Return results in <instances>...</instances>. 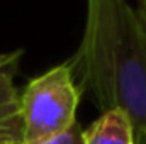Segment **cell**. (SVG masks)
I'll use <instances>...</instances> for the list:
<instances>
[{"instance_id":"obj_5","label":"cell","mask_w":146,"mask_h":144,"mask_svg":"<svg viewBox=\"0 0 146 144\" xmlns=\"http://www.w3.org/2000/svg\"><path fill=\"white\" fill-rule=\"evenodd\" d=\"M82 134H83V129H82L80 124L76 122L72 129H68L65 134H61V136H58V137H53V139H49V141L39 143V144H83Z\"/></svg>"},{"instance_id":"obj_2","label":"cell","mask_w":146,"mask_h":144,"mask_svg":"<svg viewBox=\"0 0 146 144\" xmlns=\"http://www.w3.org/2000/svg\"><path fill=\"white\" fill-rule=\"evenodd\" d=\"M80 95L68 61L33 78L19 95L22 144L44 143L72 129Z\"/></svg>"},{"instance_id":"obj_4","label":"cell","mask_w":146,"mask_h":144,"mask_svg":"<svg viewBox=\"0 0 146 144\" xmlns=\"http://www.w3.org/2000/svg\"><path fill=\"white\" fill-rule=\"evenodd\" d=\"M83 144H136L133 122L122 110H107L82 134Z\"/></svg>"},{"instance_id":"obj_3","label":"cell","mask_w":146,"mask_h":144,"mask_svg":"<svg viewBox=\"0 0 146 144\" xmlns=\"http://www.w3.org/2000/svg\"><path fill=\"white\" fill-rule=\"evenodd\" d=\"M14 68H0V144H22V119Z\"/></svg>"},{"instance_id":"obj_7","label":"cell","mask_w":146,"mask_h":144,"mask_svg":"<svg viewBox=\"0 0 146 144\" xmlns=\"http://www.w3.org/2000/svg\"><path fill=\"white\" fill-rule=\"evenodd\" d=\"M139 2H141V9H139L138 12H139L141 19L145 20V24H146V0H139Z\"/></svg>"},{"instance_id":"obj_6","label":"cell","mask_w":146,"mask_h":144,"mask_svg":"<svg viewBox=\"0 0 146 144\" xmlns=\"http://www.w3.org/2000/svg\"><path fill=\"white\" fill-rule=\"evenodd\" d=\"M21 56H22V49H19V51H12V53H0V68L15 66Z\"/></svg>"},{"instance_id":"obj_1","label":"cell","mask_w":146,"mask_h":144,"mask_svg":"<svg viewBox=\"0 0 146 144\" xmlns=\"http://www.w3.org/2000/svg\"><path fill=\"white\" fill-rule=\"evenodd\" d=\"M80 90L95 104L122 110L136 144H146V24L127 0H87L82 42L68 59Z\"/></svg>"}]
</instances>
